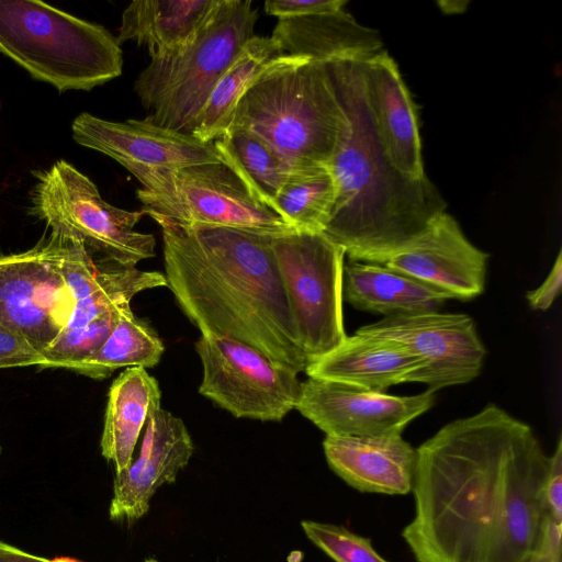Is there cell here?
Returning <instances> with one entry per match:
<instances>
[{
  "label": "cell",
  "mask_w": 562,
  "mask_h": 562,
  "mask_svg": "<svg viewBox=\"0 0 562 562\" xmlns=\"http://www.w3.org/2000/svg\"><path fill=\"white\" fill-rule=\"evenodd\" d=\"M360 61L323 63L346 119L329 165L337 199L323 233L350 261L381 265L447 204L427 177L408 178L387 159L366 104Z\"/></svg>",
  "instance_id": "cell-3"
},
{
  "label": "cell",
  "mask_w": 562,
  "mask_h": 562,
  "mask_svg": "<svg viewBox=\"0 0 562 562\" xmlns=\"http://www.w3.org/2000/svg\"><path fill=\"white\" fill-rule=\"evenodd\" d=\"M67 246L52 233L26 251L0 256V328L41 353L66 328L76 304L61 273Z\"/></svg>",
  "instance_id": "cell-11"
},
{
  "label": "cell",
  "mask_w": 562,
  "mask_h": 562,
  "mask_svg": "<svg viewBox=\"0 0 562 562\" xmlns=\"http://www.w3.org/2000/svg\"><path fill=\"white\" fill-rule=\"evenodd\" d=\"M435 400L430 390L397 396L308 378L301 383L295 408L326 436L380 437L402 435Z\"/></svg>",
  "instance_id": "cell-13"
},
{
  "label": "cell",
  "mask_w": 562,
  "mask_h": 562,
  "mask_svg": "<svg viewBox=\"0 0 562 562\" xmlns=\"http://www.w3.org/2000/svg\"><path fill=\"white\" fill-rule=\"evenodd\" d=\"M220 1H133L122 14L116 40L146 46L150 58L170 54L194 37Z\"/></svg>",
  "instance_id": "cell-22"
},
{
  "label": "cell",
  "mask_w": 562,
  "mask_h": 562,
  "mask_svg": "<svg viewBox=\"0 0 562 562\" xmlns=\"http://www.w3.org/2000/svg\"><path fill=\"white\" fill-rule=\"evenodd\" d=\"M323 448L329 468L360 492L405 495L412 490L416 449L402 435L326 436Z\"/></svg>",
  "instance_id": "cell-18"
},
{
  "label": "cell",
  "mask_w": 562,
  "mask_h": 562,
  "mask_svg": "<svg viewBox=\"0 0 562 562\" xmlns=\"http://www.w3.org/2000/svg\"><path fill=\"white\" fill-rule=\"evenodd\" d=\"M544 499L550 519L562 524V438L550 457L549 473L544 484Z\"/></svg>",
  "instance_id": "cell-31"
},
{
  "label": "cell",
  "mask_w": 562,
  "mask_h": 562,
  "mask_svg": "<svg viewBox=\"0 0 562 562\" xmlns=\"http://www.w3.org/2000/svg\"><path fill=\"white\" fill-rule=\"evenodd\" d=\"M424 367L423 359L397 341L355 333L308 362L305 372L312 379L384 392L392 385L409 382Z\"/></svg>",
  "instance_id": "cell-19"
},
{
  "label": "cell",
  "mask_w": 562,
  "mask_h": 562,
  "mask_svg": "<svg viewBox=\"0 0 562 562\" xmlns=\"http://www.w3.org/2000/svg\"><path fill=\"white\" fill-rule=\"evenodd\" d=\"M549 467L531 427L495 404L450 422L416 449L403 539L417 562H531Z\"/></svg>",
  "instance_id": "cell-1"
},
{
  "label": "cell",
  "mask_w": 562,
  "mask_h": 562,
  "mask_svg": "<svg viewBox=\"0 0 562 562\" xmlns=\"http://www.w3.org/2000/svg\"><path fill=\"white\" fill-rule=\"evenodd\" d=\"M158 224L167 286L201 334L237 340L278 366L305 371L307 360L290 315L273 235Z\"/></svg>",
  "instance_id": "cell-2"
},
{
  "label": "cell",
  "mask_w": 562,
  "mask_h": 562,
  "mask_svg": "<svg viewBox=\"0 0 562 562\" xmlns=\"http://www.w3.org/2000/svg\"><path fill=\"white\" fill-rule=\"evenodd\" d=\"M341 0H268L265 11L278 19L314 14L338 5Z\"/></svg>",
  "instance_id": "cell-32"
},
{
  "label": "cell",
  "mask_w": 562,
  "mask_h": 562,
  "mask_svg": "<svg viewBox=\"0 0 562 562\" xmlns=\"http://www.w3.org/2000/svg\"><path fill=\"white\" fill-rule=\"evenodd\" d=\"M145 426L138 458L115 474L109 508L113 520L135 521L146 515L156 492L175 483L193 454V441L183 420L170 412L153 409Z\"/></svg>",
  "instance_id": "cell-16"
},
{
  "label": "cell",
  "mask_w": 562,
  "mask_h": 562,
  "mask_svg": "<svg viewBox=\"0 0 562 562\" xmlns=\"http://www.w3.org/2000/svg\"><path fill=\"white\" fill-rule=\"evenodd\" d=\"M46 562H80V561H77V560L70 559V558H56L53 560L47 559Z\"/></svg>",
  "instance_id": "cell-36"
},
{
  "label": "cell",
  "mask_w": 562,
  "mask_h": 562,
  "mask_svg": "<svg viewBox=\"0 0 562 562\" xmlns=\"http://www.w3.org/2000/svg\"><path fill=\"white\" fill-rule=\"evenodd\" d=\"M157 380L145 368H126L109 390L101 436L102 456L113 462L115 474L133 462V452L149 413L160 407Z\"/></svg>",
  "instance_id": "cell-23"
},
{
  "label": "cell",
  "mask_w": 562,
  "mask_h": 562,
  "mask_svg": "<svg viewBox=\"0 0 562 562\" xmlns=\"http://www.w3.org/2000/svg\"><path fill=\"white\" fill-rule=\"evenodd\" d=\"M131 301L114 304L85 326L65 329L53 344L42 352L41 368H66L71 370L90 358L106 340L126 304Z\"/></svg>",
  "instance_id": "cell-28"
},
{
  "label": "cell",
  "mask_w": 562,
  "mask_h": 562,
  "mask_svg": "<svg viewBox=\"0 0 562 562\" xmlns=\"http://www.w3.org/2000/svg\"><path fill=\"white\" fill-rule=\"evenodd\" d=\"M46 560L0 541V562H46Z\"/></svg>",
  "instance_id": "cell-35"
},
{
  "label": "cell",
  "mask_w": 562,
  "mask_h": 562,
  "mask_svg": "<svg viewBox=\"0 0 562 562\" xmlns=\"http://www.w3.org/2000/svg\"><path fill=\"white\" fill-rule=\"evenodd\" d=\"M214 145L222 161L250 193L272 210L273 201L293 165L270 144L247 130L228 128L214 140Z\"/></svg>",
  "instance_id": "cell-25"
},
{
  "label": "cell",
  "mask_w": 562,
  "mask_h": 562,
  "mask_svg": "<svg viewBox=\"0 0 562 562\" xmlns=\"http://www.w3.org/2000/svg\"><path fill=\"white\" fill-rule=\"evenodd\" d=\"M345 121L324 64L283 54L240 99L228 128L252 132L293 166L330 165Z\"/></svg>",
  "instance_id": "cell-4"
},
{
  "label": "cell",
  "mask_w": 562,
  "mask_h": 562,
  "mask_svg": "<svg viewBox=\"0 0 562 562\" xmlns=\"http://www.w3.org/2000/svg\"><path fill=\"white\" fill-rule=\"evenodd\" d=\"M71 131L76 143L109 156L133 176L147 170L223 162L214 142H202L147 117L112 122L81 113L74 120Z\"/></svg>",
  "instance_id": "cell-14"
},
{
  "label": "cell",
  "mask_w": 562,
  "mask_h": 562,
  "mask_svg": "<svg viewBox=\"0 0 562 562\" xmlns=\"http://www.w3.org/2000/svg\"><path fill=\"white\" fill-rule=\"evenodd\" d=\"M271 246L300 347L307 363L347 337L342 314L345 250L324 233L273 235Z\"/></svg>",
  "instance_id": "cell-9"
},
{
  "label": "cell",
  "mask_w": 562,
  "mask_h": 562,
  "mask_svg": "<svg viewBox=\"0 0 562 562\" xmlns=\"http://www.w3.org/2000/svg\"><path fill=\"white\" fill-rule=\"evenodd\" d=\"M487 259L446 211L381 265L467 301L484 291Z\"/></svg>",
  "instance_id": "cell-15"
},
{
  "label": "cell",
  "mask_w": 562,
  "mask_h": 562,
  "mask_svg": "<svg viewBox=\"0 0 562 562\" xmlns=\"http://www.w3.org/2000/svg\"><path fill=\"white\" fill-rule=\"evenodd\" d=\"M336 199L337 182L329 165L293 166L272 210L296 231L323 233Z\"/></svg>",
  "instance_id": "cell-26"
},
{
  "label": "cell",
  "mask_w": 562,
  "mask_h": 562,
  "mask_svg": "<svg viewBox=\"0 0 562 562\" xmlns=\"http://www.w3.org/2000/svg\"><path fill=\"white\" fill-rule=\"evenodd\" d=\"M561 529L562 524L549 518L542 548L531 562H562Z\"/></svg>",
  "instance_id": "cell-34"
},
{
  "label": "cell",
  "mask_w": 562,
  "mask_h": 562,
  "mask_svg": "<svg viewBox=\"0 0 562 562\" xmlns=\"http://www.w3.org/2000/svg\"><path fill=\"white\" fill-rule=\"evenodd\" d=\"M144 562H158L156 559H146Z\"/></svg>",
  "instance_id": "cell-37"
},
{
  "label": "cell",
  "mask_w": 562,
  "mask_h": 562,
  "mask_svg": "<svg viewBox=\"0 0 562 562\" xmlns=\"http://www.w3.org/2000/svg\"><path fill=\"white\" fill-rule=\"evenodd\" d=\"M341 2L323 12L278 19L272 37L288 55L319 63L366 60L382 52L379 33L363 26L345 10Z\"/></svg>",
  "instance_id": "cell-20"
},
{
  "label": "cell",
  "mask_w": 562,
  "mask_h": 562,
  "mask_svg": "<svg viewBox=\"0 0 562 562\" xmlns=\"http://www.w3.org/2000/svg\"><path fill=\"white\" fill-rule=\"evenodd\" d=\"M0 53L59 92L91 90L123 68L105 27L37 0H0Z\"/></svg>",
  "instance_id": "cell-5"
},
{
  "label": "cell",
  "mask_w": 562,
  "mask_h": 562,
  "mask_svg": "<svg viewBox=\"0 0 562 562\" xmlns=\"http://www.w3.org/2000/svg\"><path fill=\"white\" fill-rule=\"evenodd\" d=\"M31 213L52 233L81 243L95 260L135 268L155 256L154 235L134 229L145 213L109 204L95 184L65 160L36 172Z\"/></svg>",
  "instance_id": "cell-8"
},
{
  "label": "cell",
  "mask_w": 562,
  "mask_h": 562,
  "mask_svg": "<svg viewBox=\"0 0 562 562\" xmlns=\"http://www.w3.org/2000/svg\"><path fill=\"white\" fill-rule=\"evenodd\" d=\"M164 351V344L156 330L136 317L128 303L99 350L71 370L103 380L123 367L153 368L158 364Z\"/></svg>",
  "instance_id": "cell-27"
},
{
  "label": "cell",
  "mask_w": 562,
  "mask_h": 562,
  "mask_svg": "<svg viewBox=\"0 0 562 562\" xmlns=\"http://www.w3.org/2000/svg\"><path fill=\"white\" fill-rule=\"evenodd\" d=\"M366 104L391 164L408 178H426L417 114L396 63L384 50L360 61Z\"/></svg>",
  "instance_id": "cell-17"
},
{
  "label": "cell",
  "mask_w": 562,
  "mask_h": 562,
  "mask_svg": "<svg viewBox=\"0 0 562 562\" xmlns=\"http://www.w3.org/2000/svg\"><path fill=\"white\" fill-rule=\"evenodd\" d=\"M356 333L397 341L423 359L425 367L409 382L426 384L432 392L475 379L486 355L473 318L465 314H392Z\"/></svg>",
  "instance_id": "cell-12"
},
{
  "label": "cell",
  "mask_w": 562,
  "mask_h": 562,
  "mask_svg": "<svg viewBox=\"0 0 562 562\" xmlns=\"http://www.w3.org/2000/svg\"><path fill=\"white\" fill-rule=\"evenodd\" d=\"M259 11L250 0H221L194 37L153 57L134 89L153 123L192 134L221 76L255 36Z\"/></svg>",
  "instance_id": "cell-6"
},
{
  "label": "cell",
  "mask_w": 562,
  "mask_h": 562,
  "mask_svg": "<svg viewBox=\"0 0 562 562\" xmlns=\"http://www.w3.org/2000/svg\"><path fill=\"white\" fill-rule=\"evenodd\" d=\"M195 349L203 368L199 393L236 418L280 422L295 408L302 382L294 371L222 336L201 334Z\"/></svg>",
  "instance_id": "cell-10"
},
{
  "label": "cell",
  "mask_w": 562,
  "mask_h": 562,
  "mask_svg": "<svg viewBox=\"0 0 562 562\" xmlns=\"http://www.w3.org/2000/svg\"><path fill=\"white\" fill-rule=\"evenodd\" d=\"M284 53L272 36H252L221 76L196 121L192 135L209 143L223 135L231 125L240 99L257 78Z\"/></svg>",
  "instance_id": "cell-24"
},
{
  "label": "cell",
  "mask_w": 562,
  "mask_h": 562,
  "mask_svg": "<svg viewBox=\"0 0 562 562\" xmlns=\"http://www.w3.org/2000/svg\"><path fill=\"white\" fill-rule=\"evenodd\" d=\"M44 360L24 337L4 328H0V369L24 366H41Z\"/></svg>",
  "instance_id": "cell-30"
},
{
  "label": "cell",
  "mask_w": 562,
  "mask_h": 562,
  "mask_svg": "<svg viewBox=\"0 0 562 562\" xmlns=\"http://www.w3.org/2000/svg\"><path fill=\"white\" fill-rule=\"evenodd\" d=\"M305 536L334 562H389L364 538L334 524L303 520Z\"/></svg>",
  "instance_id": "cell-29"
},
{
  "label": "cell",
  "mask_w": 562,
  "mask_h": 562,
  "mask_svg": "<svg viewBox=\"0 0 562 562\" xmlns=\"http://www.w3.org/2000/svg\"><path fill=\"white\" fill-rule=\"evenodd\" d=\"M562 285V256L559 251L557 259L544 279L535 290L528 291L526 299L535 311H547L558 297Z\"/></svg>",
  "instance_id": "cell-33"
},
{
  "label": "cell",
  "mask_w": 562,
  "mask_h": 562,
  "mask_svg": "<svg viewBox=\"0 0 562 562\" xmlns=\"http://www.w3.org/2000/svg\"><path fill=\"white\" fill-rule=\"evenodd\" d=\"M145 214L181 227H229L280 235L296 231L258 201L224 162L134 175Z\"/></svg>",
  "instance_id": "cell-7"
},
{
  "label": "cell",
  "mask_w": 562,
  "mask_h": 562,
  "mask_svg": "<svg viewBox=\"0 0 562 562\" xmlns=\"http://www.w3.org/2000/svg\"><path fill=\"white\" fill-rule=\"evenodd\" d=\"M342 297L355 308L392 314L437 311L451 296L408 274L379 263L344 265Z\"/></svg>",
  "instance_id": "cell-21"
}]
</instances>
